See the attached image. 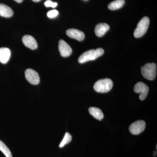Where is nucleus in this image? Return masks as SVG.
Returning a JSON list of instances; mask_svg holds the SVG:
<instances>
[{
  "label": "nucleus",
  "mask_w": 157,
  "mask_h": 157,
  "mask_svg": "<svg viewBox=\"0 0 157 157\" xmlns=\"http://www.w3.org/2000/svg\"><path fill=\"white\" fill-rule=\"evenodd\" d=\"M25 78L31 84L36 85L40 82V77L37 72L33 69H28L25 71Z\"/></svg>",
  "instance_id": "0eeeda50"
},
{
  "label": "nucleus",
  "mask_w": 157,
  "mask_h": 157,
  "mask_svg": "<svg viewBox=\"0 0 157 157\" xmlns=\"http://www.w3.org/2000/svg\"><path fill=\"white\" fill-rule=\"evenodd\" d=\"M104 53V50L102 48L91 49L85 52L78 58V62L80 63H84L90 61L94 60L101 56Z\"/></svg>",
  "instance_id": "f257e3e1"
},
{
  "label": "nucleus",
  "mask_w": 157,
  "mask_h": 157,
  "mask_svg": "<svg viewBox=\"0 0 157 157\" xmlns=\"http://www.w3.org/2000/svg\"><path fill=\"white\" fill-rule=\"evenodd\" d=\"M124 0H115L108 5V9L110 10H116L121 8L124 5Z\"/></svg>",
  "instance_id": "2eb2a0df"
},
{
  "label": "nucleus",
  "mask_w": 157,
  "mask_h": 157,
  "mask_svg": "<svg viewBox=\"0 0 157 157\" xmlns=\"http://www.w3.org/2000/svg\"><path fill=\"white\" fill-rule=\"evenodd\" d=\"M22 42L28 48L35 50L38 48L36 41L33 37L29 35H25L22 38Z\"/></svg>",
  "instance_id": "9d476101"
},
{
  "label": "nucleus",
  "mask_w": 157,
  "mask_h": 157,
  "mask_svg": "<svg viewBox=\"0 0 157 157\" xmlns=\"http://www.w3.org/2000/svg\"><path fill=\"white\" fill-rule=\"evenodd\" d=\"M149 23V18L147 17H143L137 24V28L134 32V36L136 38L143 36L147 30Z\"/></svg>",
  "instance_id": "20e7f679"
},
{
  "label": "nucleus",
  "mask_w": 157,
  "mask_h": 157,
  "mask_svg": "<svg viewBox=\"0 0 157 157\" xmlns=\"http://www.w3.org/2000/svg\"><path fill=\"white\" fill-rule=\"evenodd\" d=\"M33 2H40L41 0H32Z\"/></svg>",
  "instance_id": "412c9836"
},
{
  "label": "nucleus",
  "mask_w": 157,
  "mask_h": 157,
  "mask_svg": "<svg viewBox=\"0 0 157 157\" xmlns=\"http://www.w3.org/2000/svg\"><path fill=\"white\" fill-rule=\"evenodd\" d=\"M45 6L46 7H52V8H55L57 6L58 4L56 2H53L50 0H48L45 2Z\"/></svg>",
  "instance_id": "6ab92c4d"
},
{
  "label": "nucleus",
  "mask_w": 157,
  "mask_h": 157,
  "mask_svg": "<svg viewBox=\"0 0 157 157\" xmlns=\"http://www.w3.org/2000/svg\"><path fill=\"white\" fill-rule=\"evenodd\" d=\"M15 2H17V3H21L22 2L23 0H14Z\"/></svg>",
  "instance_id": "aec40b11"
},
{
  "label": "nucleus",
  "mask_w": 157,
  "mask_h": 157,
  "mask_svg": "<svg viewBox=\"0 0 157 157\" xmlns=\"http://www.w3.org/2000/svg\"><path fill=\"white\" fill-rule=\"evenodd\" d=\"M11 56V52L8 48H0V62L6 64L9 61Z\"/></svg>",
  "instance_id": "f8f14e48"
},
{
  "label": "nucleus",
  "mask_w": 157,
  "mask_h": 157,
  "mask_svg": "<svg viewBox=\"0 0 157 157\" xmlns=\"http://www.w3.org/2000/svg\"><path fill=\"white\" fill-rule=\"evenodd\" d=\"M134 91L135 93H140L139 98L141 101L145 100L147 97L149 92V87L147 85L143 82H137L134 87Z\"/></svg>",
  "instance_id": "39448f33"
},
{
  "label": "nucleus",
  "mask_w": 157,
  "mask_h": 157,
  "mask_svg": "<svg viewBox=\"0 0 157 157\" xmlns=\"http://www.w3.org/2000/svg\"><path fill=\"white\" fill-rule=\"evenodd\" d=\"M113 82L111 79L106 78L100 79L94 85V89L96 92L100 93L108 92L112 89Z\"/></svg>",
  "instance_id": "f03ea898"
},
{
  "label": "nucleus",
  "mask_w": 157,
  "mask_h": 157,
  "mask_svg": "<svg viewBox=\"0 0 157 157\" xmlns=\"http://www.w3.org/2000/svg\"><path fill=\"white\" fill-rule=\"evenodd\" d=\"M13 11L10 7L5 4H0V16L10 17L13 15Z\"/></svg>",
  "instance_id": "ddd939ff"
},
{
  "label": "nucleus",
  "mask_w": 157,
  "mask_h": 157,
  "mask_svg": "<svg viewBox=\"0 0 157 157\" xmlns=\"http://www.w3.org/2000/svg\"><path fill=\"white\" fill-rule=\"evenodd\" d=\"M67 35L70 38L76 39L78 41H82L85 39L84 33L76 29H70L66 32Z\"/></svg>",
  "instance_id": "1a4fd4ad"
},
{
  "label": "nucleus",
  "mask_w": 157,
  "mask_h": 157,
  "mask_svg": "<svg viewBox=\"0 0 157 157\" xmlns=\"http://www.w3.org/2000/svg\"><path fill=\"white\" fill-rule=\"evenodd\" d=\"M59 49L61 55L63 57L70 56L73 52L70 45L63 40L59 41Z\"/></svg>",
  "instance_id": "6e6552de"
},
{
  "label": "nucleus",
  "mask_w": 157,
  "mask_h": 157,
  "mask_svg": "<svg viewBox=\"0 0 157 157\" xmlns=\"http://www.w3.org/2000/svg\"><path fill=\"white\" fill-rule=\"evenodd\" d=\"M109 29V25L107 24L99 23L96 25L95 33L97 36L101 37L104 36Z\"/></svg>",
  "instance_id": "9b49d317"
},
{
  "label": "nucleus",
  "mask_w": 157,
  "mask_h": 157,
  "mask_svg": "<svg viewBox=\"0 0 157 157\" xmlns=\"http://www.w3.org/2000/svg\"><path fill=\"white\" fill-rule=\"evenodd\" d=\"M59 12L57 10H52L48 11L47 13V16L49 18H52L57 17L58 15Z\"/></svg>",
  "instance_id": "a211bd4d"
},
{
  "label": "nucleus",
  "mask_w": 157,
  "mask_h": 157,
  "mask_svg": "<svg viewBox=\"0 0 157 157\" xmlns=\"http://www.w3.org/2000/svg\"><path fill=\"white\" fill-rule=\"evenodd\" d=\"M146 124L143 121H137L132 123L129 127V131L132 134L138 135L145 129Z\"/></svg>",
  "instance_id": "423d86ee"
},
{
  "label": "nucleus",
  "mask_w": 157,
  "mask_h": 157,
  "mask_svg": "<svg viewBox=\"0 0 157 157\" xmlns=\"http://www.w3.org/2000/svg\"><path fill=\"white\" fill-rule=\"evenodd\" d=\"M90 114L96 119L101 121L104 118V115L101 109L97 107H91L89 109Z\"/></svg>",
  "instance_id": "4468645a"
},
{
  "label": "nucleus",
  "mask_w": 157,
  "mask_h": 157,
  "mask_svg": "<svg viewBox=\"0 0 157 157\" xmlns=\"http://www.w3.org/2000/svg\"><path fill=\"white\" fill-rule=\"evenodd\" d=\"M84 1H88V0H84Z\"/></svg>",
  "instance_id": "4be33fe9"
},
{
  "label": "nucleus",
  "mask_w": 157,
  "mask_h": 157,
  "mask_svg": "<svg viewBox=\"0 0 157 157\" xmlns=\"http://www.w3.org/2000/svg\"><path fill=\"white\" fill-rule=\"evenodd\" d=\"M0 150L2 152L6 157H12V154L9 149L1 140H0Z\"/></svg>",
  "instance_id": "dca6fc26"
},
{
  "label": "nucleus",
  "mask_w": 157,
  "mask_h": 157,
  "mask_svg": "<svg viewBox=\"0 0 157 157\" xmlns=\"http://www.w3.org/2000/svg\"><path fill=\"white\" fill-rule=\"evenodd\" d=\"M72 137L71 135H70V133L67 132L66 134H65L64 137L63 138L60 144L59 147H61V148L63 147L65 145L70 143L71 140H72Z\"/></svg>",
  "instance_id": "f3484780"
},
{
  "label": "nucleus",
  "mask_w": 157,
  "mask_h": 157,
  "mask_svg": "<svg viewBox=\"0 0 157 157\" xmlns=\"http://www.w3.org/2000/svg\"><path fill=\"white\" fill-rule=\"evenodd\" d=\"M142 75L146 79L153 80L155 78L157 73V65L155 63H148L141 68Z\"/></svg>",
  "instance_id": "7ed1b4c3"
}]
</instances>
